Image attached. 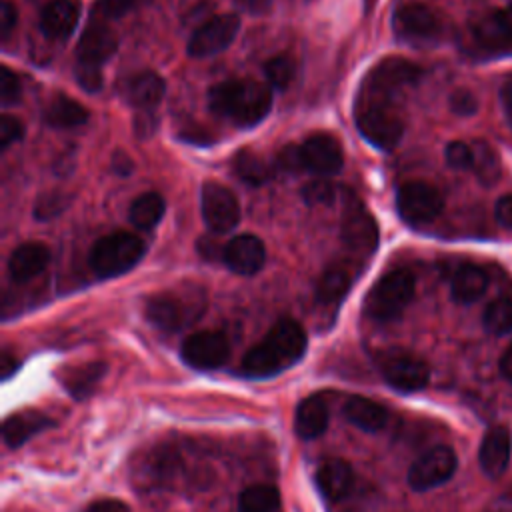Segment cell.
<instances>
[{
  "mask_svg": "<svg viewBox=\"0 0 512 512\" xmlns=\"http://www.w3.org/2000/svg\"><path fill=\"white\" fill-rule=\"evenodd\" d=\"M306 350V334L292 318H280L266 336L242 358L240 370L248 378H270L296 364Z\"/></svg>",
  "mask_w": 512,
  "mask_h": 512,
  "instance_id": "6da1fadb",
  "label": "cell"
},
{
  "mask_svg": "<svg viewBox=\"0 0 512 512\" xmlns=\"http://www.w3.org/2000/svg\"><path fill=\"white\" fill-rule=\"evenodd\" d=\"M210 110L240 126L258 124L272 108V92L254 80L218 82L208 92Z\"/></svg>",
  "mask_w": 512,
  "mask_h": 512,
  "instance_id": "7a4b0ae2",
  "label": "cell"
},
{
  "mask_svg": "<svg viewBox=\"0 0 512 512\" xmlns=\"http://www.w3.org/2000/svg\"><path fill=\"white\" fill-rule=\"evenodd\" d=\"M414 274L406 268L386 272L366 294L364 312L376 322H390L398 318L414 296Z\"/></svg>",
  "mask_w": 512,
  "mask_h": 512,
  "instance_id": "3957f363",
  "label": "cell"
},
{
  "mask_svg": "<svg viewBox=\"0 0 512 512\" xmlns=\"http://www.w3.org/2000/svg\"><path fill=\"white\" fill-rule=\"evenodd\" d=\"M356 124L362 136L382 150L394 148L404 134V122L390 100L366 94H360L358 98Z\"/></svg>",
  "mask_w": 512,
  "mask_h": 512,
  "instance_id": "277c9868",
  "label": "cell"
},
{
  "mask_svg": "<svg viewBox=\"0 0 512 512\" xmlns=\"http://www.w3.org/2000/svg\"><path fill=\"white\" fill-rule=\"evenodd\" d=\"M144 254V242L130 232H114L94 242L90 266L100 278H112L128 272Z\"/></svg>",
  "mask_w": 512,
  "mask_h": 512,
  "instance_id": "5b68a950",
  "label": "cell"
},
{
  "mask_svg": "<svg viewBox=\"0 0 512 512\" xmlns=\"http://www.w3.org/2000/svg\"><path fill=\"white\" fill-rule=\"evenodd\" d=\"M420 76H422V68L418 64L400 56H390L380 60L370 70L362 86V94L382 98V100H392V96H396L400 90L416 84Z\"/></svg>",
  "mask_w": 512,
  "mask_h": 512,
  "instance_id": "8992f818",
  "label": "cell"
},
{
  "mask_svg": "<svg viewBox=\"0 0 512 512\" xmlns=\"http://www.w3.org/2000/svg\"><path fill=\"white\" fill-rule=\"evenodd\" d=\"M204 308L202 296L186 298L180 292H160L148 298L146 302V318L160 330H180L188 322L200 316Z\"/></svg>",
  "mask_w": 512,
  "mask_h": 512,
  "instance_id": "52a82bcc",
  "label": "cell"
},
{
  "mask_svg": "<svg viewBox=\"0 0 512 512\" xmlns=\"http://www.w3.org/2000/svg\"><path fill=\"white\" fill-rule=\"evenodd\" d=\"M342 240L352 254L370 256L378 244V226L364 204L354 196L346 194L342 210Z\"/></svg>",
  "mask_w": 512,
  "mask_h": 512,
  "instance_id": "ba28073f",
  "label": "cell"
},
{
  "mask_svg": "<svg viewBox=\"0 0 512 512\" xmlns=\"http://www.w3.org/2000/svg\"><path fill=\"white\" fill-rule=\"evenodd\" d=\"M396 206L404 222L412 226H424L438 218L444 200L440 192L422 180H412L400 186L396 196Z\"/></svg>",
  "mask_w": 512,
  "mask_h": 512,
  "instance_id": "9c48e42d",
  "label": "cell"
},
{
  "mask_svg": "<svg viewBox=\"0 0 512 512\" xmlns=\"http://www.w3.org/2000/svg\"><path fill=\"white\" fill-rule=\"evenodd\" d=\"M378 368L384 380L400 392L422 390L430 380L428 364L422 358L404 350H390L382 354L378 360Z\"/></svg>",
  "mask_w": 512,
  "mask_h": 512,
  "instance_id": "30bf717a",
  "label": "cell"
},
{
  "mask_svg": "<svg viewBox=\"0 0 512 512\" xmlns=\"http://www.w3.org/2000/svg\"><path fill=\"white\" fill-rule=\"evenodd\" d=\"M392 28L396 36L406 42H428L440 36L442 22L430 6L408 0L396 6L392 14Z\"/></svg>",
  "mask_w": 512,
  "mask_h": 512,
  "instance_id": "8fae6325",
  "label": "cell"
},
{
  "mask_svg": "<svg viewBox=\"0 0 512 512\" xmlns=\"http://www.w3.org/2000/svg\"><path fill=\"white\" fill-rule=\"evenodd\" d=\"M456 464L458 460L450 446H434L412 462L408 470V484L416 492L432 490L452 478Z\"/></svg>",
  "mask_w": 512,
  "mask_h": 512,
  "instance_id": "7c38bea8",
  "label": "cell"
},
{
  "mask_svg": "<svg viewBox=\"0 0 512 512\" xmlns=\"http://www.w3.org/2000/svg\"><path fill=\"white\" fill-rule=\"evenodd\" d=\"M474 44L488 54H512V6L492 8L470 26Z\"/></svg>",
  "mask_w": 512,
  "mask_h": 512,
  "instance_id": "4fadbf2b",
  "label": "cell"
},
{
  "mask_svg": "<svg viewBox=\"0 0 512 512\" xmlns=\"http://www.w3.org/2000/svg\"><path fill=\"white\" fill-rule=\"evenodd\" d=\"M240 30V18L236 14H218L206 18L188 40V54L194 58H206L222 52L230 46Z\"/></svg>",
  "mask_w": 512,
  "mask_h": 512,
  "instance_id": "5bb4252c",
  "label": "cell"
},
{
  "mask_svg": "<svg viewBox=\"0 0 512 512\" xmlns=\"http://www.w3.org/2000/svg\"><path fill=\"white\" fill-rule=\"evenodd\" d=\"M180 356L196 370H214L228 360L230 342L226 334L218 330H200L182 342Z\"/></svg>",
  "mask_w": 512,
  "mask_h": 512,
  "instance_id": "9a60e30c",
  "label": "cell"
},
{
  "mask_svg": "<svg viewBox=\"0 0 512 512\" xmlns=\"http://www.w3.org/2000/svg\"><path fill=\"white\" fill-rule=\"evenodd\" d=\"M202 216L206 226L216 234L232 230L240 218L236 196L224 184L206 182L202 186Z\"/></svg>",
  "mask_w": 512,
  "mask_h": 512,
  "instance_id": "2e32d148",
  "label": "cell"
},
{
  "mask_svg": "<svg viewBox=\"0 0 512 512\" xmlns=\"http://www.w3.org/2000/svg\"><path fill=\"white\" fill-rule=\"evenodd\" d=\"M300 146L302 170L328 176L342 168V148L340 142L330 134H312Z\"/></svg>",
  "mask_w": 512,
  "mask_h": 512,
  "instance_id": "e0dca14e",
  "label": "cell"
},
{
  "mask_svg": "<svg viewBox=\"0 0 512 512\" xmlns=\"http://www.w3.org/2000/svg\"><path fill=\"white\" fill-rule=\"evenodd\" d=\"M222 260L232 272L242 276H252L262 268L266 260V250L262 240L256 238L254 234H240L226 244Z\"/></svg>",
  "mask_w": 512,
  "mask_h": 512,
  "instance_id": "ac0fdd59",
  "label": "cell"
},
{
  "mask_svg": "<svg viewBox=\"0 0 512 512\" xmlns=\"http://www.w3.org/2000/svg\"><path fill=\"white\" fill-rule=\"evenodd\" d=\"M116 46H118L116 34L106 24L90 22L84 28V32L80 36V42L76 46L78 62L100 66L102 62H106L116 52Z\"/></svg>",
  "mask_w": 512,
  "mask_h": 512,
  "instance_id": "d6986e66",
  "label": "cell"
},
{
  "mask_svg": "<svg viewBox=\"0 0 512 512\" xmlns=\"http://www.w3.org/2000/svg\"><path fill=\"white\" fill-rule=\"evenodd\" d=\"M478 460L486 476L498 478L504 474L510 460V432L504 426H492L484 434L478 450Z\"/></svg>",
  "mask_w": 512,
  "mask_h": 512,
  "instance_id": "ffe728a7",
  "label": "cell"
},
{
  "mask_svg": "<svg viewBox=\"0 0 512 512\" xmlns=\"http://www.w3.org/2000/svg\"><path fill=\"white\" fill-rule=\"evenodd\" d=\"M50 252L42 242H24L8 258V274L14 282L32 280L48 264Z\"/></svg>",
  "mask_w": 512,
  "mask_h": 512,
  "instance_id": "44dd1931",
  "label": "cell"
},
{
  "mask_svg": "<svg viewBox=\"0 0 512 512\" xmlns=\"http://www.w3.org/2000/svg\"><path fill=\"white\" fill-rule=\"evenodd\" d=\"M80 6L76 0H52L42 8L40 28L48 38H66L78 24Z\"/></svg>",
  "mask_w": 512,
  "mask_h": 512,
  "instance_id": "7402d4cb",
  "label": "cell"
},
{
  "mask_svg": "<svg viewBox=\"0 0 512 512\" xmlns=\"http://www.w3.org/2000/svg\"><path fill=\"white\" fill-rule=\"evenodd\" d=\"M328 426V404L322 396H306L294 414V430L302 440H314L324 434Z\"/></svg>",
  "mask_w": 512,
  "mask_h": 512,
  "instance_id": "603a6c76",
  "label": "cell"
},
{
  "mask_svg": "<svg viewBox=\"0 0 512 512\" xmlns=\"http://www.w3.org/2000/svg\"><path fill=\"white\" fill-rule=\"evenodd\" d=\"M52 422L46 414L38 412V410H22V412H14L10 414L4 424H2V436L4 442L10 448H18L22 446L26 440H30L32 436H36L40 430L48 428Z\"/></svg>",
  "mask_w": 512,
  "mask_h": 512,
  "instance_id": "cb8c5ba5",
  "label": "cell"
},
{
  "mask_svg": "<svg viewBox=\"0 0 512 512\" xmlns=\"http://www.w3.org/2000/svg\"><path fill=\"white\" fill-rule=\"evenodd\" d=\"M352 468L340 458H326L316 472V482L328 500L344 498L352 488Z\"/></svg>",
  "mask_w": 512,
  "mask_h": 512,
  "instance_id": "d4e9b609",
  "label": "cell"
},
{
  "mask_svg": "<svg viewBox=\"0 0 512 512\" xmlns=\"http://www.w3.org/2000/svg\"><path fill=\"white\" fill-rule=\"evenodd\" d=\"M344 416L364 432H378L388 422V410L366 396H350L344 404Z\"/></svg>",
  "mask_w": 512,
  "mask_h": 512,
  "instance_id": "484cf974",
  "label": "cell"
},
{
  "mask_svg": "<svg viewBox=\"0 0 512 512\" xmlns=\"http://www.w3.org/2000/svg\"><path fill=\"white\" fill-rule=\"evenodd\" d=\"M486 286H488L486 272L480 266L464 264L454 272L450 282V292L456 302L470 304L486 292Z\"/></svg>",
  "mask_w": 512,
  "mask_h": 512,
  "instance_id": "4316f807",
  "label": "cell"
},
{
  "mask_svg": "<svg viewBox=\"0 0 512 512\" xmlns=\"http://www.w3.org/2000/svg\"><path fill=\"white\" fill-rule=\"evenodd\" d=\"M164 96V80L154 72H142L130 80L128 100L140 112H152Z\"/></svg>",
  "mask_w": 512,
  "mask_h": 512,
  "instance_id": "83f0119b",
  "label": "cell"
},
{
  "mask_svg": "<svg viewBox=\"0 0 512 512\" xmlns=\"http://www.w3.org/2000/svg\"><path fill=\"white\" fill-rule=\"evenodd\" d=\"M44 120L52 128H76L88 120V110L78 100L58 94L50 100Z\"/></svg>",
  "mask_w": 512,
  "mask_h": 512,
  "instance_id": "f1b7e54d",
  "label": "cell"
},
{
  "mask_svg": "<svg viewBox=\"0 0 512 512\" xmlns=\"http://www.w3.org/2000/svg\"><path fill=\"white\" fill-rule=\"evenodd\" d=\"M104 372H106V364H100V362L82 364L78 368L66 370V374L62 376V386L74 398H86L96 388V384L100 382Z\"/></svg>",
  "mask_w": 512,
  "mask_h": 512,
  "instance_id": "f546056e",
  "label": "cell"
},
{
  "mask_svg": "<svg viewBox=\"0 0 512 512\" xmlns=\"http://www.w3.org/2000/svg\"><path fill=\"white\" fill-rule=\"evenodd\" d=\"M472 170L484 186L496 184L502 174L500 158H498L496 150L484 140L472 142Z\"/></svg>",
  "mask_w": 512,
  "mask_h": 512,
  "instance_id": "4dcf8cb0",
  "label": "cell"
},
{
  "mask_svg": "<svg viewBox=\"0 0 512 512\" xmlns=\"http://www.w3.org/2000/svg\"><path fill=\"white\" fill-rule=\"evenodd\" d=\"M280 506V494L270 484H252L238 496L240 512H276Z\"/></svg>",
  "mask_w": 512,
  "mask_h": 512,
  "instance_id": "1f68e13d",
  "label": "cell"
},
{
  "mask_svg": "<svg viewBox=\"0 0 512 512\" xmlns=\"http://www.w3.org/2000/svg\"><path fill=\"white\" fill-rule=\"evenodd\" d=\"M164 214V198L158 192H144L130 204V220L136 228L148 230L160 222Z\"/></svg>",
  "mask_w": 512,
  "mask_h": 512,
  "instance_id": "d6a6232c",
  "label": "cell"
},
{
  "mask_svg": "<svg viewBox=\"0 0 512 512\" xmlns=\"http://www.w3.org/2000/svg\"><path fill=\"white\" fill-rule=\"evenodd\" d=\"M350 282H352V278H350L348 270H344L340 266L328 268L316 284V300L326 306L340 302L344 298V294L348 292Z\"/></svg>",
  "mask_w": 512,
  "mask_h": 512,
  "instance_id": "836d02e7",
  "label": "cell"
},
{
  "mask_svg": "<svg viewBox=\"0 0 512 512\" xmlns=\"http://www.w3.org/2000/svg\"><path fill=\"white\" fill-rule=\"evenodd\" d=\"M234 172L250 186H262L270 178V166L252 150H240L234 158Z\"/></svg>",
  "mask_w": 512,
  "mask_h": 512,
  "instance_id": "e575fe53",
  "label": "cell"
},
{
  "mask_svg": "<svg viewBox=\"0 0 512 512\" xmlns=\"http://www.w3.org/2000/svg\"><path fill=\"white\" fill-rule=\"evenodd\" d=\"M484 328L492 334L512 332V298H496L486 306Z\"/></svg>",
  "mask_w": 512,
  "mask_h": 512,
  "instance_id": "d590c367",
  "label": "cell"
},
{
  "mask_svg": "<svg viewBox=\"0 0 512 512\" xmlns=\"http://www.w3.org/2000/svg\"><path fill=\"white\" fill-rule=\"evenodd\" d=\"M264 74L266 80L274 86V88H286L294 76H296V60L290 54H278L274 58H270L264 66Z\"/></svg>",
  "mask_w": 512,
  "mask_h": 512,
  "instance_id": "8d00e7d4",
  "label": "cell"
},
{
  "mask_svg": "<svg viewBox=\"0 0 512 512\" xmlns=\"http://www.w3.org/2000/svg\"><path fill=\"white\" fill-rule=\"evenodd\" d=\"M334 196H336V192H334V188H332V184L330 182H326V180H312V182H308L304 188H302V198L308 202V204H332V200H334Z\"/></svg>",
  "mask_w": 512,
  "mask_h": 512,
  "instance_id": "74e56055",
  "label": "cell"
},
{
  "mask_svg": "<svg viewBox=\"0 0 512 512\" xmlns=\"http://www.w3.org/2000/svg\"><path fill=\"white\" fill-rule=\"evenodd\" d=\"M446 162L448 166H452L454 170H468L472 168V146L460 140H454L446 146Z\"/></svg>",
  "mask_w": 512,
  "mask_h": 512,
  "instance_id": "f35d334b",
  "label": "cell"
},
{
  "mask_svg": "<svg viewBox=\"0 0 512 512\" xmlns=\"http://www.w3.org/2000/svg\"><path fill=\"white\" fill-rule=\"evenodd\" d=\"M64 200H66V196L60 194V192H48V194L40 196L38 202H36V206H34V216H36L38 220L54 218L56 214L62 212V208H64V204H66Z\"/></svg>",
  "mask_w": 512,
  "mask_h": 512,
  "instance_id": "ab89813d",
  "label": "cell"
},
{
  "mask_svg": "<svg viewBox=\"0 0 512 512\" xmlns=\"http://www.w3.org/2000/svg\"><path fill=\"white\" fill-rule=\"evenodd\" d=\"M20 96H22L20 78L16 76V72H12L8 66H4L2 74H0V98H2V104L8 106V104L16 102Z\"/></svg>",
  "mask_w": 512,
  "mask_h": 512,
  "instance_id": "60d3db41",
  "label": "cell"
},
{
  "mask_svg": "<svg viewBox=\"0 0 512 512\" xmlns=\"http://www.w3.org/2000/svg\"><path fill=\"white\" fill-rule=\"evenodd\" d=\"M76 82H78L86 92H98V90L102 88V72H100V66L78 62V66H76Z\"/></svg>",
  "mask_w": 512,
  "mask_h": 512,
  "instance_id": "b9f144b4",
  "label": "cell"
},
{
  "mask_svg": "<svg viewBox=\"0 0 512 512\" xmlns=\"http://www.w3.org/2000/svg\"><path fill=\"white\" fill-rule=\"evenodd\" d=\"M24 134V126L20 122V118L4 114L0 118V148H8L10 144L18 142Z\"/></svg>",
  "mask_w": 512,
  "mask_h": 512,
  "instance_id": "7bdbcfd3",
  "label": "cell"
},
{
  "mask_svg": "<svg viewBox=\"0 0 512 512\" xmlns=\"http://www.w3.org/2000/svg\"><path fill=\"white\" fill-rule=\"evenodd\" d=\"M140 2H144V0H96V10L102 16L116 18V16H122V14L130 12Z\"/></svg>",
  "mask_w": 512,
  "mask_h": 512,
  "instance_id": "ee69618b",
  "label": "cell"
},
{
  "mask_svg": "<svg viewBox=\"0 0 512 512\" xmlns=\"http://www.w3.org/2000/svg\"><path fill=\"white\" fill-rule=\"evenodd\" d=\"M450 108H452V112H456L460 116H468V114L476 112V98L472 96V92L460 88V90L452 92Z\"/></svg>",
  "mask_w": 512,
  "mask_h": 512,
  "instance_id": "f6af8a7d",
  "label": "cell"
},
{
  "mask_svg": "<svg viewBox=\"0 0 512 512\" xmlns=\"http://www.w3.org/2000/svg\"><path fill=\"white\" fill-rule=\"evenodd\" d=\"M278 164L282 170L298 172L302 170V158H300V146L298 144H288L280 150L278 154Z\"/></svg>",
  "mask_w": 512,
  "mask_h": 512,
  "instance_id": "bcb514c9",
  "label": "cell"
},
{
  "mask_svg": "<svg viewBox=\"0 0 512 512\" xmlns=\"http://www.w3.org/2000/svg\"><path fill=\"white\" fill-rule=\"evenodd\" d=\"M494 216L502 228L512 230V194H504L498 198L494 206Z\"/></svg>",
  "mask_w": 512,
  "mask_h": 512,
  "instance_id": "7dc6e473",
  "label": "cell"
},
{
  "mask_svg": "<svg viewBox=\"0 0 512 512\" xmlns=\"http://www.w3.org/2000/svg\"><path fill=\"white\" fill-rule=\"evenodd\" d=\"M16 22H18L16 8L10 2H2V6H0V36H2V40H6L10 36V32L16 28Z\"/></svg>",
  "mask_w": 512,
  "mask_h": 512,
  "instance_id": "c3c4849f",
  "label": "cell"
},
{
  "mask_svg": "<svg viewBox=\"0 0 512 512\" xmlns=\"http://www.w3.org/2000/svg\"><path fill=\"white\" fill-rule=\"evenodd\" d=\"M154 126H156V120L152 116V112H140L136 116V122H134V128H136V134L140 138H148L152 132H154Z\"/></svg>",
  "mask_w": 512,
  "mask_h": 512,
  "instance_id": "681fc988",
  "label": "cell"
},
{
  "mask_svg": "<svg viewBox=\"0 0 512 512\" xmlns=\"http://www.w3.org/2000/svg\"><path fill=\"white\" fill-rule=\"evenodd\" d=\"M132 160L128 158V154H124L122 150H118V152H114V156H112V170L114 172H118V174H122V176H128L130 172H132Z\"/></svg>",
  "mask_w": 512,
  "mask_h": 512,
  "instance_id": "f907efd6",
  "label": "cell"
},
{
  "mask_svg": "<svg viewBox=\"0 0 512 512\" xmlns=\"http://www.w3.org/2000/svg\"><path fill=\"white\" fill-rule=\"evenodd\" d=\"M84 512H128V510L116 500H100L90 504Z\"/></svg>",
  "mask_w": 512,
  "mask_h": 512,
  "instance_id": "816d5d0a",
  "label": "cell"
},
{
  "mask_svg": "<svg viewBox=\"0 0 512 512\" xmlns=\"http://www.w3.org/2000/svg\"><path fill=\"white\" fill-rule=\"evenodd\" d=\"M502 102H504V110H506V118L512 126V74L506 78V82L502 84Z\"/></svg>",
  "mask_w": 512,
  "mask_h": 512,
  "instance_id": "f5cc1de1",
  "label": "cell"
},
{
  "mask_svg": "<svg viewBox=\"0 0 512 512\" xmlns=\"http://www.w3.org/2000/svg\"><path fill=\"white\" fill-rule=\"evenodd\" d=\"M16 370H18V362H16V358L6 350V352L2 354V380H8Z\"/></svg>",
  "mask_w": 512,
  "mask_h": 512,
  "instance_id": "db71d44e",
  "label": "cell"
},
{
  "mask_svg": "<svg viewBox=\"0 0 512 512\" xmlns=\"http://www.w3.org/2000/svg\"><path fill=\"white\" fill-rule=\"evenodd\" d=\"M500 370H502L504 378L512 382V344L504 350V354L500 358Z\"/></svg>",
  "mask_w": 512,
  "mask_h": 512,
  "instance_id": "11a10c76",
  "label": "cell"
},
{
  "mask_svg": "<svg viewBox=\"0 0 512 512\" xmlns=\"http://www.w3.org/2000/svg\"><path fill=\"white\" fill-rule=\"evenodd\" d=\"M236 2L250 12H262L270 6V0H236Z\"/></svg>",
  "mask_w": 512,
  "mask_h": 512,
  "instance_id": "9f6ffc18",
  "label": "cell"
},
{
  "mask_svg": "<svg viewBox=\"0 0 512 512\" xmlns=\"http://www.w3.org/2000/svg\"><path fill=\"white\" fill-rule=\"evenodd\" d=\"M368 2H374V0H368Z\"/></svg>",
  "mask_w": 512,
  "mask_h": 512,
  "instance_id": "6f0895ef",
  "label": "cell"
}]
</instances>
